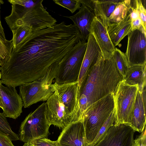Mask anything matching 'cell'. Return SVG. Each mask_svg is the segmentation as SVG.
I'll use <instances>...</instances> for the list:
<instances>
[{
  "instance_id": "30bf717a",
  "label": "cell",
  "mask_w": 146,
  "mask_h": 146,
  "mask_svg": "<svg viewBox=\"0 0 146 146\" xmlns=\"http://www.w3.org/2000/svg\"><path fill=\"white\" fill-rule=\"evenodd\" d=\"M144 29L131 31L128 35L125 53L130 66L146 64V33Z\"/></svg>"
},
{
  "instance_id": "9c48e42d",
  "label": "cell",
  "mask_w": 146,
  "mask_h": 146,
  "mask_svg": "<svg viewBox=\"0 0 146 146\" xmlns=\"http://www.w3.org/2000/svg\"><path fill=\"white\" fill-rule=\"evenodd\" d=\"M46 115L48 124L62 129L71 123L72 112L54 92L46 100Z\"/></svg>"
},
{
  "instance_id": "4fadbf2b",
  "label": "cell",
  "mask_w": 146,
  "mask_h": 146,
  "mask_svg": "<svg viewBox=\"0 0 146 146\" xmlns=\"http://www.w3.org/2000/svg\"><path fill=\"white\" fill-rule=\"evenodd\" d=\"M56 141L57 146H90L81 121L72 123L62 129Z\"/></svg>"
},
{
  "instance_id": "8fae6325",
  "label": "cell",
  "mask_w": 146,
  "mask_h": 146,
  "mask_svg": "<svg viewBox=\"0 0 146 146\" xmlns=\"http://www.w3.org/2000/svg\"><path fill=\"white\" fill-rule=\"evenodd\" d=\"M134 133L130 126L113 124L94 146H133Z\"/></svg>"
},
{
  "instance_id": "4316f807",
  "label": "cell",
  "mask_w": 146,
  "mask_h": 146,
  "mask_svg": "<svg viewBox=\"0 0 146 146\" xmlns=\"http://www.w3.org/2000/svg\"><path fill=\"white\" fill-rule=\"evenodd\" d=\"M12 48L11 40H4L0 38V57L3 60V62L10 57Z\"/></svg>"
},
{
  "instance_id": "3957f363",
  "label": "cell",
  "mask_w": 146,
  "mask_h": 146,
  "mask_svg": "<svg viewBox=\"0 0 146 146\" xmlns=\"http://www.w3.org/2000/svg\"><path fill=\"white\" fill-rule=\"evenodd\" d=\"M39 0L30 8L17 3L11 4L10 14L5 18L8 27L11 30L19 26L27 25L31 26L33 31L50 27L57 21L46 11L42 3Z\"/></svg>"
},
{
  "instance_id": "7a4b0ae2",
  "label": "cell",
  "mask_w": 146,
  "mask_h": 146,
  "mask_svg": "<svg viewBox=\"0 0 146 146\" xmlns=\"http://www.w3.org/2000/svg\"><path fill=\"white\" fill-rule=\"evenodd\" d=\"M123 79L112 56L106 59L101 54L78 89L77 103L71 123L82 122L90 106L108 94H114Z\"/></svg>"
},
{
  "instance_id": "8d00e7d4",
  "label": "cell",
  "mask_w": 146,
  "mask_h": 146,
  "mask_svg": "<svg viewBox=\"0 0 146 146\" xmlns=\"http://www.w3.org/2000/svg\"><path fill=\"white\" fill-rule=\"evenodd\" d=\"M3 63V61L0 59V67L2 64Z\"/></svg>"
},
{
  "instance_id": "f546056e",
  "label": "cell",
  "mask_w": 146,
  "mask_h": 146,
  "mask_svg": "<svg viewBox=\"0 0 146 146\" xmlns=\"http://www.w3.org/2000/svg\"><path fill=\"white\" fill-rule=\"evenodd\" d=\"M146 127L141 134L134 139L133 146H146Z\"/></svg>"
},
{
  "instance_id": "1f68e13d",
  "label": "cell",
  "mask_w": 146,
  "mask_h": 146,
  "mask_svg": "<svg viewBox=\"0 0 146 146\" xmlns=\"http://www.w3.org/2000/svg\"><path fill=\"white\" fill-rule=\"evenodd\" d=\"M79 1L82 5L86 6L93 12L94 5V0H79Z\"/></svg>"
},
{
  "instance_id": "9a60e30c",
  "label": "cell",
  "mask_w": 146,
  "mask_h": 146,
  "mask_svg": "<svg viewBox=\"0 0 146 146\" xmlns=\"http://www.w3.org/2000/svg\"><path fill=\"white\" fill-rule=\"evenodd\" d=\"M86 49L81 67L78 80L79 89L90 68L96 62L102 54L94 36L91 34L87 41Z\"/></svg>"
},
{
  "instance_id": "cb8c5ba5",
  "label": "cell",
  "mask_w": 146,
  "mask_h": 146,
  "mask_svg": "<svg viewBox=\"0 0 146 146\" xmlns=\"http://www.w3.org/2000/svg\"><path fill=\"white\" fill-rule=\"evenodd\" d=\"M0 133L8 136L12 141L19 140L18 135L13 131L6 117L0 112Z\"/></svg>"
},
{
  "instance_id": "d4e9b609",
  "label": "cell",
  "mask_w": 146,
  "mask_h": 146,
  "mask_svg": "<svg viewBox=\"0 0 146 146\" xmlns=\"http://www.w3.org/2000/svg\"><path fill=\"white\" fill-rule=\"evenodd\" d=\"M115 120L114 111L113 110L100 129L94 140L90 146H94L102 138L110 128L114 124Z\"/></svg>"
},
{
  "instance_id": "ffe728a7",
  "label": "cell",
  "mask_w": 146,
  "mask_h": 146,
  "mask_svg": "<svg viewBox=\"0 0 146 146\" xmlns=\"http://www.w3.org/2000/svg\"><path fill=\"white\" fill-rule=\"evenodd\" d=\"M146 64L131 66L128 68L123 80L126 84L133 86L138 85V89L142 92L146 85Z\"/></svg>"
},
{
  "instance_id": "277c9868",
  "label": "cell",
  "mask_w": 146,
  "mask_h": 146,
  "mask_svg": "<svg viewBox=\"0 0 146 146\" xmlns=\"http://www.w3.org/2000/svg\"><path fill=\"white\" fill-rule=\"evenodd\" d=\"M58 65V62L54 63L43 76L19 86V95L24 108L46 101L53 94L54 88L52 83L56 78Z\"/></svg>"
},
{
  "instance_id": "d6986e66",
  "label": "cell",
  "mask_w": 146,
  "mask_h": 146,
  "mask_svg": "<svg viewBox=\"0 0 146 146\" xmlns=\"http://www.w3.org/2000/svg\"><path fill=\"white\" fill-rule=\"evenodd\" d=\"M121 0H94L93 13L103 24L107 27L110 23L109 19L117 4Z\"/></svg>"
},
{
  "instance_id": "ac0fdd59",
  "label": "cell",
  "mask_w": 146,
  "mask_h": 146,
  "mask_svg": "<svg viewBox=\"0 0 146 146\" xmlns=\"http://www.w3.org/2000/svg\"><path fill=\"white\" fill-rule=\"evenodd\" d=\"M131 22L128 14L126 17L120 22L110 23L107 30L110 38L115 47L131 31Z\"/></svg>"
},
{
  "instance_id": "e0dca14e",
  "label": "cell",
  "mask_w": 146,
  "mask_h": 146,
  "mask_svg": "<svg viewBox=\"0 0 146 146\" xmlns=\"http://www.w3.org/2000/svg\"><path fill=\"white\" fill-rule=\"evenodd\" d=\"M146 86L142 92L138 88L130 127L134 131L141 133L146 127Z\"/></svg>"
},
{
  "instance_id": "d6a6232c",
  "label": "cell",
  "mask_w": 146,
  "mask_h": 146,
  "mask_svg": "<svg viewBox=\"0 0 146 146\" xmlns=\"http://www.w3.org/2000/svg\"><path fill=\"white\" fill-rule=\"evenodd\" d=\"M131 31L143 29L141 21L140 18L131 23Z\"/></svg>"
},
{
  "instance_id": "83f0119b",
  "label": "cell",
  "mask_w": 146,
  "mask_h": 146,
  "mask_svg": "<svg viewBox=\"0 0 146 146\" xmlns=\"http://www.w3.org/2000/svg\"><path fill=\"white\" fill-rule=\"evenodd\" d=\"M136 8L138 11L143 29L146 31V10L142 1L135 0Z\"/></svg>"
},
{
  "instance_id": "74e56055",
  "label": "cell",
  "mask_w": 146,
  "mask_h": 146,
  "mask_svg": "<svg viewBox=\"0 0 146 146\" xmlns=\"http://www.w3.org/2000/svg\"><path fill=\"white\" fill-rule=\"evenodd\" d=\"M1 73L0 70V80L1 79Z\"/></svg>"
},
{
  "instance_id": "4dcf8cb0",
  "label": "cell",
  "mask_w": 146,
  "mask_h": 146,
  "mask_svg": "<svg viewBox=\"0 0 146 146\" xmlns=\"http://www.w3.org/2000/svg\"><path fill=\"white\" fill-rule=\"evenodd\" d=\"M0 146H14L7 135L0 133Z\"/></svg>"
},
{
  "instance_id": "f35d334b",
  "label": "cell",
  "mask_w": 146,
  "mask_h": 146,
  "mask_svg": "<svg viewBox=\"0 0 146 146\" xmlns=\"http://www.w3.org/2000/svg\"><path fill=\"white\" fill-rule=\"evenodd\" d=\"M1 84V83L0 82V84Z\"/></svg>"
},
{
  "instance_id": "44dd1931",
  "label": "cell",
  "mask_w": 146,
  "mask_h": 146,
  "mask_svg": "<svg viewBox=\"0 0 146 146\" xmlns=\"http://www.w3.org/2000/svg\"><path fill=\"white\" fill-rule=\"evenodd\" d=\"M11 31L13 34L12 49L14 50L17 49L33 31L31 26L27 25L18 27Z\"/></svg>"
},
{
  "instance_id": "836d02e7",
  "label": "cell",
  "mask_w": 146,
  "mask_h": 146,
  "mask_svg": "<svg viewBox=\"0 0 146 146\" xmlns=\"http://www.w3.org/2000/svg\"><path fill=\"white\" fill-rule=\"evenodd\" d=\"M4 3V1L0 0V38L4 40H7L6 38L4 29L2 27L1 20V5Z\"/></svg>"
},
{
  "instance_id": "52a82bcc",
  "label": "cell",
  "mask_w": 146,
  "mask_h": 146,
  "mask_svg": "<svg viewBox=\"0 0 146 146\" xmlns=\"http://www.w3.org/2000/svg\"><path fill=\"white\" fill-rule=\"evenodd\" d=\"M87 43L80 41L58 62L54 82L58 84L78 81Z\"/></svg>"
},
{
  "instance_id": "8992f818",
  "label": "cell",
  "mask_w": 146,
  "mask_h": 146,
  "mask_svg": "<svg viewBox=\"0 0 146 146\" xmlns=\"http://www.w3.org/2000/svg\"><path fill=\"white\" fill-rule=\"evenodd\" d=\"M138 85L131 86L123 80L118 84L113 94L114 124L131 125Z\"/></svg>"
},
{
  "instance_id": "7c38bea8",
  "label": "cell",
  "mask_w": 146,
  "mask_h": 146,
  "mask_svg": "<svg viewBox=\"0 0 146 146\" xmlns=\"http://www.w3.org/2000/svg\"><path fill=\"white\" fill-rule=\"evenodd\" d=\"M16 87L0 84V96L4 106L2 113L6 117L16 119L22 112V99Z\"/></svg>"
},
{
  "instance_id": "ba28073f",
  "label": "cell",
  "mask_w": 146,
  "mask_h": 146,
  "mask_svg": "<svg viewBox=\"0 0 146 146\" xmlns=\"http://www.w3.org/2000/svg\"><path fill=\"white\" fill-rule=\"evenodd\" d=\"M46 113V102H44L26 116L21 123L19 130L21 141L27 143L37 139L47 138L50 126Z\"/></svg>"
},
{
  "instance_id": "484cf974",
  "label": "cell",
  "mask_w": 146,
  "mask_h": 146,
  "mask_svg": "<svg viewBox=\"0 0 146 146\" xmlns=\"http://www.w3.org/2000/svg\"><path fill=\"white\" fill-rule=\"evenodd\" d=\"M53 1L56 4L67 9L72 13L79 9L81 7L79 0H54Z\"/></svg>"
},
{
  "instance_id": "5bb4252c",
  "label": "cell",
  "mask_w": 146,
  "mask_h": 146,
  "mask_svg": "<svg viewBox=\"0 0 146 146\" xmlns=\"http://www.w3.org/2000/svg\"><path fill=\"white\" fill-rule=\"evenodd\" d=\"M90 34L94 36L104 58L108 59L111 58L115 47L110 38L107 27L96 17L91 23Z\"/></svg>"
},
{
  "instance_id": "5b68a950",
  "label": "cell",
  "mask_w": 146,
  "mask_h": 146,
  "mask_svg": "<svg viewBox=\"0 0 146 146\" xmlns=\"http://www.w3.org/2000/svg\"><path fill=\"white\" fill-rule=\"evenodd\" d=\"M113 94H109L93 104L84 117L82 122L90 146L113 110Z\"/></svg>"
},
{
  "instance_id": "2e32d148",
  "label": "cell",
  "mask_w": 146,
  "mask_h": 146,
  "mask_svg": "<svg viewBox=\"0 0 146 146\" xmlns=\"http://www.w3.org/2000/svg\"><path fill=\"white\" fill-rule=\"evenodd\" d=\"M79 10L74 15L65 17L70 19L78 29L81 41L87 42L90 34L91 23L95 16L93 12L85 6L82 5Z\"/></svg>"
},
{
  "instance_id": "603a6c76",
  "label": "cell",
  "mask_w": 146,
  "mask_h": 146,
  "mask_svg": "<svg viewBox=\"0 0 146 146\" xmlns=\"http://www.w3.org/2000/svg\"><path fill=\"white\" fill-rule=\"evenodd\" d=\"M112 56L118 70L124 79L129 67L125 53L115 48Z\"/></svg>"
},
{
  "instance_id": "7402d4cb",
  "label": "cell",
  "mask_w": 146,
  "mask_h": 146,
  "mask_svg": "<svg viewBox=\"0 0 146 146\" xmlns=\"http://www.w3.org/2000/svg\"><path fill=\"white\" fill-rule=\"evenodd\" d=\"M131 0H121L118 3L109 19L110 23H119L127 15L131 6Z\"/></svg>"
},
{
  "instance_id": "f1b7e54d",
  "label": "cell",
  "mask_w": 146,
  "mask_h": 146,
  "mask_svg": "<svg viewBox=\"0 0 146 146\" xmlns=\"http://www.w3.org/2000/svg\"><path fill=\"white\" fill-rule=\"evenodd\" d=\"M34 146H57L56 141L47 138L37 139L32 141Z\"/></svg>"
},
{
  "instance_id": "6da1fadb",
  "label": "cell",
  "mask_w": 146,
  "mask_h": 146,
  "mask_svg": "<svg viewBox=\"0 0 146 146\" xmlns=\"http://www.w3.org/2000/svg\"><path fill=\"white\" fill-rule=\"evenodd\" d=\"M81 40L76 27L64 22L33 31L1 65V82L16 87L43 76Z\"/></svg>"
},
{
  "instance_id": "d590c367",
  "label": "cell",
  "mask_w": 146,
  "mask_h": 146,
  "mask_svg": "<svg viewBox=\"0 0 146 146\" xmlns=\"http://www.w3.org/2000/svg\"><path fill=\"white\" fill-rule=\"evenodd\" d=\"M4 106L2 102V101L0 96V108H1L3 110L4 108Z\"/></svg>"
},
{
  "instance_id": "e575fe53",
  "label": "cell",
  "mask_w": 146,
  "mask_h": 146,
  "mask_svg": "<svg viewBox=\"0 0 146 146\" xmlns=\"http://www.w3.org/2000/svg\"><path fill=\"white\" fill-rule=\"evenodd\" d=\"M23 146H34L32 142H28L27 143H25V144Z\"/></svg>"
}]
</instances>
